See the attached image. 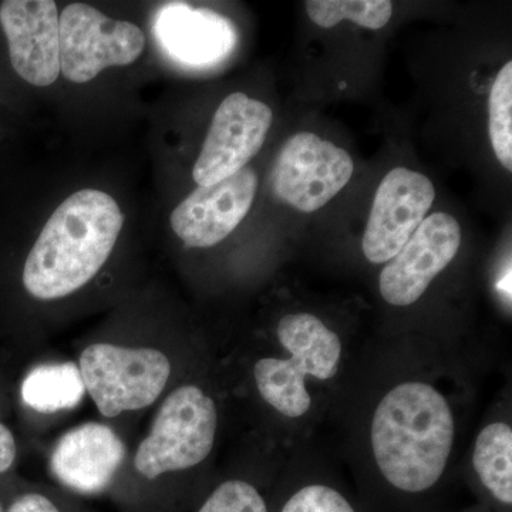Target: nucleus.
Returning <instances> with one entry per match:
<instances>
[{"instance_id":"f257e3e1","label":"nucleus","mask_w":512,"mask_h":512,"mask_svg":"<svg viewBox=\"0 0 512 512\" xmlns=\"http://www.w3.org/2000/svg\"><path fill=\"white\" fill-rule=\"evenodd\" d=\"M456 420L433 384L407 380L384 394L370 424V446L379 473L396 490H430L446 473Z\"/></svg>"},{"instance_id":"f03ea898","label":"nucleus","mask_w":512,"mask_h":512,"mask_svg":"<svg viewBox=\"0 0 512 512\" xmlns=\"http://www.w3.org/2000/svg\"><path fill=\"white\" fill-rule=\"evenodd\" d=\"M123 224L124 214L107 192H74L30 249L23 268L26 291L40 301H55L82 289L110 258Z\"/></svg>"},{"instance_id":"7ed1b4c3","label":"nucleus","mask_w":512,"mask_h":512,"mask_svg":"<svg viewBox=\"0 0 512 512\" xmlns=\"http://www.w3.org/2000/svg\"><path fill=\"white\" fill-rule=\"evenodd\" d=\"M276 338L285 355L262 357L255 363L256 389L276 413L301 419L312 407L308 380L328 382L338 375L342 340L318 316L306 312L279 320Z\"/></svg>"},{"instance_id":"20e7f679","label":"nucleus","mask_w":512,"mask_h":512,"mask_svg":"<svg viewBox=\"0 0 512 512\" xmlns=\"http://www.w3.org/2000/svg\"><path fill=\"white\" fill-rule=\"evenodd\" d=\"M217 431L214 399L197 384H183L165 397L134 467L147 480L197 467L210 456Z\"/></svg>"},{"instance_id":"39448f33","label":"nucleus","mask_w":512,"mask_h":512,"mask_svg":"<svg viewBox=\"0 0 512 512\" xmlns=\"http://www.w3.org/2000/svg\"><path fill=\"white\" fill-rule=\"evenodd\" d=\"M79 369L101 416L113 419L156 403L173 367L157 349L94 343L80 355Z\"/></svg>"},{"instance_id":"423d86ee","label":"nucleus","mask_w":512,"mask_h":512,"mask_svg":"<svg viewBox=\"0 0 512 512\" xmlns=\"http://www.w3.org/2000/svg\"><path fill=\"white\" fill-rule=\"evenodd\" d=\"M59 26L60 72L72 83H89L109 67L130 66L146 47L137 25L111 19L84 3L66 6Z\"/></svg>"},{"instance_id":"0eeeda50","label":"nucleus","mask_w":512,"mask_h":512,"mask_svg":"<svg viewBox=\"0 0 512 512\" xmlns=\"http://www.w3.org/2000/svg\"><path fill=\"white\" fill-rule=\"evenodd\" d=\"M353 171L355 164L348 151L316 134L298 133L276 157L272 192L276 200L309 214L333 200L349 183Z\"/></svg>"},{"instance_id":"6e6552de","label":"nucleus","mask_w":512,"mask_h":512,"mask_svg":"<svg viewBox=\"0 0 512 512\" xmlns=\"http://www.w3.org/2000/svg\"><path fill=\"white\" fill-rule=\"evenodd\" d=\"M274 114L262 101L234 93L215 111L192 170L198 187H210L247 167L264 147Z\"/></svg>"},{"instance_id":"1a4fd4ad","label":"nucleus","mask_w":512,"mask_h":512,"mask_svg":"<svg viewBox=\"0 0 512 512\" xmlns=\"http://www.w3.org/2000/svg\"><path fill=\"white\" fill-rule=\"evenodd\" d=\"M436 200V188L426 175L409 168H393L383 178L373 201L363 254L372 264H387L399 254Z\"/></svg>"},{"instance_id":"9d476101","label":"nucleus","mask_w":512,"mask_h":512,"mask_svg":"<svg viewBox=\"0 0 512 512\" xmlns=\"http://www.w3.org/2000/svg\"><path fill=\"white\" fill-rule=\"evenodd\" d=\"M461 247V227L453 215L436 212L421 222L399 254L379 276L380 295L393 306L419 301L431 282L456 258Z\"/></svg>"},{"instance_id":"9b49d317","label":"nucleus","mask_w":512,"mask_h":512,"mask_svg":"<svg viewBox=\"0 0 512 512\" xmlns=\"http://www.w3.org/2000/svg\"><path fill=\"white\" fill-rule=\"evenodd\" d=\"M258 190L251 167L210 187H198L171 214V227L190 248L220 244L247 217Z\"/></svg>"},{"instance_id":"f8f14e48","label":"nucleus","mask_w":512,"mask_h":512,"mask_svg":"<svg viewBox=\"0 0 512 512\" xmlns=\"http://www.w3.org/2000/svg\"><path fill=\"white\" fill-rule=\"evenodd\" d=\"M0 25L8 40L10 63L32 86L46 87L60 74V26L52 0H6Z\"/></svg>"},{"instance_id":"ddd939ff","label":"nucleus","mask_w":512,"mask_h":512,"mask_svg":"<svg viewBox=\"0 0 512 512\" xmlns=\"http://www.w3.org/2000/svg\"><path fill=\"white\" fill-rule=\"evenodd\" d=\"M126 446L106 424L84 423L64 433L50 456V470L70 490L97 494L106 490L123 466Z\"/></svg>"},{"instance_id":"4468645a","label":"nucleus","mask_w":512,"mask_h":512,"mask_svg":"<svg viewBox=\"0 0 512 512\" xmlns=\"http://www.w3.org/2000/svg\"><path fill=\"white\" fill-rule=\"evenodd\" d=\"M158 45L174 62L207 67L221 62L234 49L237 33L224 16L187 3H167L154 18Z\"/></svg>"},{"instance_id":"2eb2a0df","label":"nucleus","mask_w":512,"mask_h":512,"mask_svg":"<svg viewBox=\"0 0 512 512\" xmlns=\"http://www.w3.org/2000/svg\"><path fill=\"white\" fill-rule=\"evenodd\" d=\"M86 389L76 363H49L35 367L22 384V399L43 414L72 410L82 402Z\"/></svg>"},{"instance_id":"dca6fc26","label":"nucleus","mask_w":512,"mask_h":512,"mask_svg":"<svg viewBox=\"0 0 512 512\" xmlns=\"http://www.w3.org/2000/svg\"><path fill=\"white\" fill-rule=\"evenodd\" d=\"M473 467L481 484L501 504H512V429L504 421H493L478 433Z\"/></svg>"},{"instance_id":"f3484780","label":"nucleus","mask_w":512,"mask_h":512,"mask_svg":"<svg viewBox=\"0 0 512 512\" xmlns=\"http://www.w3.org/2000/svg\"><path fill=\"white\" fill-rule=\"evenodd\" d=\"M306 12L320 28L330 29L342 20H352L366 29L379 30L389 23L393 3L389 0H308Z\"/></svg>"},{"instance_id":"a211bd4d","label":"nucleus","mask_w":512,"mask_h":512,"mask_svg":"<svg viewBox=\"0 0 512 512\" xmlns=\"http://www.w3.org/2000/svg\"><path fill=\"white\" fill-rule=\"evenodd\" d=\"M491 146L501 165L512 171V63L504 64L495 77L488 99Z\"/></svg>"},{"instance_id":"6ab92c4d","label":"nucleus","mask_w":512,"mask_h":512,"mask_svg":"<svg viewBox=\"0 0 512 512\" xmlns=\"http://www.w3.org/2000/svg\"><path fill=\"white\" fill-rule=\"evenodd\" d=\"M198 512H268L262 495L254 485L229 480L215 488Z\"/></svg>"},{"instance_id":"aec40b11","label":"nucleus","mask_w":512,"mask_h":512,"mask_svg":"<svg viewBox=\"0 0 512 512\" xmlns=\"http://www.w3.org/2000/svg\"><path fill=\"white\" fill-rule=\"evenodd\" d=\"M282 512H356L352 504L335 488L311 484L299 488L286 501Z\"/></svg>"},{"instance_id":"412c9836","label":"nucleus","mask_w":512,"mask_h":512,"mask_svg":"<svg viewBox=\"0 0 512 512\" xmlns=\"http://www.w3.org/2000/svg\"><path fill=\"white\" fill-rule=\"evenodd\" d=\"M8 512H60L52 500L42 494H25L10 505Z\"/></svg>"},{"instance_id":"4be33fe9","label":"nucleus","mask_w":512,"mask_h":512,"mask_svg":"<svg viewBox=\"0 0 512 512\" xmlns=\"http://www.w3.org/2000/svg\"><path fill=\"white\" fill-rule=\"evenodd\" d=\"M16 441L12 431L0 423V474L6 473L15 463Z\"/></svg>"},{"instance_id":"5701e85b","label":"nucleus","mask_w":512,"mask_h":512,"mask_svg":"<svg viewBox=\"0 0 512 512\" xmlns=\"http://www.w3.org/2000/svg\"><path fill=\"white\" fill-rule=\"evenodd\" d=\"M0 512H5L3 511L2 504H0Z\"/></svg>"}]
</instances>
